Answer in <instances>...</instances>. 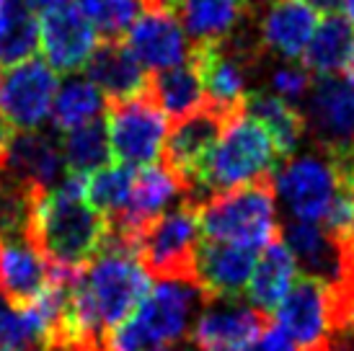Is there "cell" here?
Instances as JSON below:
<instances>
[{
  "instance_id": "27",
  "label": "cell",
  "mask_w": 354,
  "mask_h": 351,
  "mask_svg": "<svg viewBox=\"0 0 354 351\" xmlns=\"http://www.w3.org/2000/svg\"><path fill=\"white\" fill-rule=\"evenodd\" d=\"M39 47V19L29 0L0 3V65H19Z\"/></svg>"
},
{
  "instance_id": "12",
  "label": "cell",
  "mask_w": 354,
  "mask_h": 351,
  "mask_svg": "<svg viewBox=\"0 0 354 351\" xmlns=\"http://www.w3.org/2000/svg\"><path fill=\"white\" fill-rule=\"evenodd\" d=\"M99 31L78 3L47 10L39 19V49L41 59L55 73L75 75L86 68L88 57L99 44Z\"/></svg>"
},
{
  "instance_id": "8",
  "label": "cell",
  "mask_w": 354,
  "mask_h": 351,
  "mask_svg": "<svg viewBox=\"0 0 354 351\" xmlns=\"http://www.w3.org/2000/svg\"><path fill=\"white\" fill-rule=\"evenodd\" d=\"M336 189H339V173L331 158L318 147L303 155L287 158L274 173V191L285 212L292 220L303 222L324 220Z\"/></svg>"
},
{
  "instance_id": "39",
  "label": "cell",
  "mask_w": 354,
  "mask_h": 351,
  "mask_svg": "<svg viewBox=\"0 0 354 351\" xmlns=\"http://www.w3.org/2000/svg\"><path fill=\"white\" fill-rule=\"evenodd\" d=\"M0 351H8V349H0Z\"/></svg>"
},
{
  "instance_id": "9",
  "label": "cell",
  "mask_w": 354,
  "mask_h": 351,
  "mask_svg": "<svg viewBox=\"0 0 354 351\" xmlns=\"http://www.w3.org/2000/svg\"><path fill=\"white\" fill-rule=\"evenodd\" d=\"M300 114L313 147L334 153L354 145V83L336 75H315L300 101Z\"/></svg>"
},
{
  "instance_id": "30",
  "label": "cell",
  "mask_w": 354,
  "mask_h": 351,
  "mask_svg": "<svg viewBox=\"0 0 354 351\" xmlns=\"http://www.w3.org/2000/svg\"><path fill=\"white\" fill-rule=\"evenodd\" d=\"M132 181H135V168L122 166V163L99 168L86 181V202L109 220L127 207Z\"/></svg>"
},
{
  "instance_id": "34",
  "label": "cell",
  "mask_w": 354,
  "mask_h": 351,
  "mask_svg": "<svg viewBox=\"0 0 354 351\" xmlns=\"http://www.w3.org/2000/svg\"><path fill=\"white\" fill-rule=\"evenodd\" d=\"M246 351H297L292 341L287 339L279 325H269Z\"/></svg>"
},
{
  "instance_id": "7",
  "label": "cell",
  "mask_w": 354,
  "mask_h": 351,
  "mask_svg": "<svg viewBox=\"0 0 354 351\" xmlns=\"http://www.w3.org/2000/svg\"><path fill=\"white\" fill-rule=\"evenodd\" d=\"M168 124L166 111L158 106L150 88L124 101H106L109 145L122 166H150L163 150Z\"/></svg>"
},
{
  "instance_id": "37",
  "label": "cell",
  "mask_w": 354,
  "mask_h": 351,
  "mask_svg": "<svg viewBox=\"0 0 354 351\" xmlns=\"http://www.w3.org/2000/svg\"><path fill=\"white\" fill-rule=\"evenodd\" d=\"M16 129H10L8 127V122L0 117V153H3V147H6V142H8V137L13 135Z\"/></svg>"
},
{
  "instance_id": "35",
  "label": "cell",
  "mask_w": 354,
  "mask_h": 351,
  "mask_svg": "<svg viewBox=\"0 0 354 351\" xmlns=\"http://www.w3.org/2000/svg\"><path fill=\"white\" fill-rule=\"evenodd\" d=\"M308 6H313L315 10H321V13H339V10L344 8V0H305Z\"/></svg>"
},
{
  "instance_id": "15",
  "label": "cell",
  "mask_w": 354,
  "mask_h": 351,
  "mask_svg": "<svg viewBox=\"0 0 354 351\" xmlns=\"http://www.w3.org/2000/svg\"><path fill=\"white\" fill-rule=\"evenodd\" d=\"M230 117L233 114H225V111L205 104L194 114L171 122V129H168L163 150H160V160L168 171H174L189 186V191H192L199 166L205 163L209 150L220 140Z\"/></svg>"
},
{
  "instance_id": "6",
  "label": "cell",
  "mask_w": 354,
  "mask_h": 351,
  "mask_svg": "<svg viewBox=\"0 0 354 351\" xmlns=\"http://www.w3.org/2000/svg\"><path fill=\"white\" fill-rule=\"evenodd\" d=\"M202 240L199 205L189 196L140 230L135 256L150 279L197 284V248Z\"/></svg>"
},
{
  "instance_id": "17",
  "label": "cell",
  "mask_w": 354,
  "mask_h": 351,
  "mask_svg": "<svg viewBox=\"0 0 354 351\" xmlns=\"http://www.w3.org/2000/svg\"><path fill=\"white\" fill-rule=\"evenodd\" d=\"M124 41L150 73L176 68L181 62H187L189 55H192L189 34L184 31L174 10L142 13L129 26Z\"/></svg>"
},
{
  "instance_id": "18",
  "label": "cell",
  "mask_w": 354,
  "mask_h": 351,
  "mask_svg": "<svg viewBox=\"0 0 354 351\" xmlns=\"http://www.w3.org/2000/svg\"><path fill=\"white\" fill-rule=\"evenodd\" d=\"M86 75L104 101H124L148 91L150 73L124 39H101L86 62Z\"/></svg>"
},
{
  "instance_id": "40",
  "label": "cell",
  "mask_w": 354,
  "mask_h": 351,
  "mask_svg": "<svg viewBox=\"0 0 354 351\" xmlns=\"http://www.w3.org/2000/svg\"><path fill=\"white\" fill-rule=\"evenodd\" d=\"M0 3H6V0H0Z\"/></svg>"
},
{
  "instance_id": "13",
  "label": "cell",
  "mask_w": 354,
  "mask_h": 351,
  "mask_svg": "<svg viewBox=\"0 0 354 351\" xmlns=\"http://www.w3.org/2000/svg\"><path fill=\"white\" fill-rule=\"evenodd\" d=\"M269 315L236 300H209L192 325L197 351H246L269 328Z\"/></svg>"
},
{
  "instance_id": "21",
  "label": "cell",
  "mask_w": 354,
  "mask_h": 351,
  "mask_svg": "<svg viewBox=\"0 0 354 351\" xmlns=\"http://www.w3.org/2000/svg\"><path fill=\"white\" fill-rule=\"evenodd\" d=\"M50 279L47 258L26 238H0V294L13 307H26Z\"/></svg>"
},
{
  "instance_id": "10",
  "label": "cell",
  "mask_w": 354,
  "mask_h": 351,
  "mask_svg": "<svg viewBox=\"0 0 354 351\" xmlns=\"http://www.w3.org/2000/svg\"><path fill=\"white\" fill-rule=\"evenodd\" d=\"M57 75L41 57L10 65L0 78V117L16 132H34L50 117L57 93Z\"/></svg>"
},
{
  "instance_id": "32",
  "label": "cell",
  "mask_w": 354,
  "mask_h": 351,
  "mask_svg": "<svg viewBox=\"0 0 354 351\" xmlns=\"http://www.w3.org/2000/svg\"><path fill=\"white\" fill-rule=\"evenodd\" d=\"M0 349L41 351V339L26 310L13 307L3 294H0Z\"/></svg>"
},
{
  "instance_id": "11",
  "label": "cell",
  "mask_w": 354,
  "mask_h": 351,
  "mask_svg": "<svg viewBox=\"0 0 354 351\" xmlns=\"http://www.w3.org/2000/svg\"><path fill=\"white\" fill-rule=\"evenodd\" d=\"M277 325L297 351H324L331 331V287L300 276L277 305Z\"/></svg>"
},
{
  "instance_id": "38",
  "label": "cell",
  "mask_w": 354,
  "mask_h": 351,
  "mask_svg": "<svg viewBox=\"0 0 354 351\" xmlns=\"http://www.w3.org/2000/svg\"><path fill=\"white\" fill-rule=\"evenodd\" d=\"M344 73H346V78H349L354 83V47H352V55H349V59H346Z\"/></svg>"
},
{
  "instance_id": "24",
  "label": "cell",
  "mask_w": 354,
  "mask_h": 351,
  "mask_svg": "<svg viewBox=\"0 0 354 351\" xmlns=\"http://www.w3.org/2000/svg\"><path fill=\"white\" fill-rule=\"evenodd\" d=\"M243 108L272 135L279 155L285 160L295 155L297 147L303 145L305 135H308L300 108L282 101L269 91H248Z\"/></svg>"
},
{
  "instance_id": "23",
  "label": "cell",
  "mask_w": 354,
  "mask_h": 351,
  "mask_svg": "<svg viewBox=\"0 0 354 351\" xmlns=\"http://www.w3.org/2000/svg\"><path fill=\"white\" fill-rule=\"evenodd\" d=\"M181 26L197 41H220L233 37L243 19L251 16L246 0H176Z\"/></svg>"
},
{
  "instance_id": "3",
  "label": "cell",
  "mask_w": 354,
  "mask_h": 351,
  "mask_svg": "<svg viewBox=\"0 0 354 351\" xmlns=\"http://www.w3.org/2000/svg\"><path fill=\"white\" fill-rule=\"evenodd\" d=\"M282 163L285 158L279 155L272 135L243 108L227 119L220 140L194 176L189 199L202 207L220 191L261 178H274Z\"/></svg>"
},
{
  "instance_id": "2",
  "label": "cell",
  "mask_w": 354,
  "mask_h": 351,
  "mask_svg": "<svg viewBox=\"0 0 354 351\" xmlns=\"http://www.w3.org/2000/svg\"><path fill=\"white\" fill-rule=\"evenodd\" d=\"M86 176L65 173L34 202L29 243L50 266L86 269L104 245L106 217L86 202Z\"/></svg>"
},
{
  "instance_id": "5",
  "label": "cell",
  "mask_w": 354,
  "mask_h": 351,
  "mask_svg": "<svg viewBox=\"0 0 354 351\" xmlns=\"http://www.w3.org/2000/svg\"><path fill=\"white\" fill-rule=\"evenodd\" d=\"M199 227L205 240L251 245L256 251L282 238L274 178H261L209 196L199 207Z\"/></svg>"
},
{
  "instance_id": "29",
  "label": "cell",
  "mask_w": 354,
  "mask_h": 351,
  "mask_svg": "<svg viewBox=\"0 0 354 351\" xmlns=\"http://www.w3.org/2000/svg\"><path fill=\"white\" fill-rule=\"evenodd\" d=\"M106 106V101L101 96V91L88 78L73 75L68 78L55 93L52 101V127L57 132H68L80 124H86L91 119L101 114V108Z\"/></svg>"
},
{
  "instance_id": "26",
  "label": "cell",
  "mask_w": 354,
  "mask_h": 351,
  "mask_svg": "<svg viewBox=\"0 0 354 351\" xmlns=\"http://www.w3.org/2000/svg\"><path fill=\"white\" fill-rule=\"evenodd\" d=\"M354 47L352 21L342 13H328L303 52V68L310 75H336L344 70Z\"/></svg>"
},
{
  "instance_id": "33",
  "label": "cell",
  "mask_w": 354,
  "mask_h": 351,
  "mask_svg": "<svg viewBox=\"0 0 354 351\" xmlns=\"http://www.w3.org/2000/svg\"><path fill=\"white\" fill-rule=\"evenodd\" d=\"M315 75H310L303 65H285V68H277L269 78V86L274 91V96H279L287 104H300L305 98V93L310 91Z\"/></svg>"
},
{
  "instance_id": "1",
  "label": "cell",
  "mask_w": 354,
  "mask_h": 351,
  "mask_svg": "<svg viewBox=\"0 0 354 351\" xmlns=\"http://www.w3.org/2000/svg\"><path fill=\"white\" fill-rule=\"evenodd\" d=\"M150 292V274L127 245L104 238L96 258L83 269L73 290V321L83 346L104 343L119 323Z\"/></svg>"
},
{
  "instance_id": "14",
  "label": "cell",
  "mask_w": 354,
  "mask_h": 351,
  "mask_svg": "<svg viewBox=\"0 0 354 351\" xmlns=\"http://www.w3.org/2000/svg\"><path fill=\"white\" fill-rule=\"evenodd\" d=\"M65 173V158L57 135L47 132H13L0 153V178L24 189L47 191Z\"/></svg>"
},
{
  "instance_id": "22",
  "label": "cell",
  "mask_w": 354,
  "mask_h": 351,
  "mask_svg": "<svg viewBox=\"0 0 354 351\" xmlns=\"http://www.w3.org/2000/svg\"><path fill=\"white\" fill-rule=\"evenodd\" d=\"M297 263L295 256L290 254V248L285 245L282 238L272 240L264 245V254L256 258L251 282L246 287V294L251 305L259 307L261 312H274L277 305L285 300V294L290 292V287L297 279Z\"/></svg>"
},
{
  "instance_id": "19",
  "label": "cell",
  "mask_w": 354,
  "mask_h": 351,
  "mask_svg": "<svg viewBox=\"0 0 354 351\" xmlns=\"http://www.w3.org/2000/svg\"><path fill=\"white\" fill-rule=\"evenodd\" d=\"M282 240L295 256L297 269L305 276L321 279L328 287L344 282L346 276V245L334 240L318 222L292 220L282 230Z\"/></svg>"
},
{
  "instance_id": "16",
  "label": "cell",
  "mask_w": 354,
  "mask_h": 351,
  "mask_svg": "<svg viewBox=\"0 0 354 351\" xmlns=\"http://www.w3.org/2000/svg\"><path fill=\"white\" fill-rule=\"evenodd\" d=\"M256 248L223 240H199L197 287L209 300H236L251 282Z\"/></svg>"
},
{
  "instance_id": "28",
  "label": "cell",
  "mask_w": 354,
  "mask_h": 351,
  "mask_svg": "<svg viewBox=\"0 0 354 351\" xmlns=\"http://www.w3.org/2000/svg\"><path fill=\"white\" fill-rule=\"evenodd\" d=\"M59 147H62V158H65V173L88 178L99 168L109 166V158H111L106 122L96 117L80 127L62 132Z\"/></svg>"
},
{
  "instance_id": "36",
  "label": "cell",
  "mask_w": 354,
  "mask_h": 351,
  "mask_svg": "<svg viewBox=\"0 0 354 351\" xmlns=\"http://www.w3.org/2000/svg\"><path fill=\"white\" fill-rule=\"evenodd\" d=\"M70 3H75V0H29V6L37 13H47V10L62 8V6H70Z\"/></svg>"
},
{
  "instance_id": "20",
  "label": "cell",
  "mask_w": 354,
  "mask_h": 351,
  "mask_svg": "<svg viewBox=\"0 0 354 351\" xmlns=\"http://www.w3.org/2000/svg\"><path fill=\"white\" fill-rule=\"evenodd\" d=\"M318 29V10L305 0H274L259 23V44L269 57L300 59Z\"/></svg>"
},
{
  "instance_id": "31",
  "label": "cell",
  "mask_w": 354,
  "mask_h": 351,
  "mask_svg": "<svg viewBox=\"0 0 354 351\" xmlns=\"http://www.w3.org/2000/svg\"><path fill=\"white\" fill-rule=\"evenodd\" d=\"M80 8L86 10L93 29L104 39H122L124 31L135 23L140 10L138 0H80Z\"/></svg>"
},
{
  "instance_id": "4",
  "label": "cell",
  "mask_w": 354,
  "mask_h": 351,
  "mask_svg": "<svg viewBox=\"0 0 354 351\" xmlns=\"http://www.w3.org/2000/svg\"><path fill=\"white\" fill-rule=\"evenodd\" d=\"M209 303L202 290L192 282H160L135 307L124 323L106 336L109 351H150L174 346L192 333L197 310Z\"/></svg>"
},
{
  "instance_id": "25",
  "label": "cell",
  "mask_w": 354,
  "mask_h": 351,
  "mask_svg": "<svg viewBox=\"0 0 354 351\" xmlns=\"http://www.w3.org/2000/svg\"><path fill=\"white\" fill-rule=\"evenodd\" d=\"M148 88L153 98L158 101V106L166 111L168 122L189 117V114H194L197 108H202L207 104L202 75H199L192 57L187 62L176 65V68L150 73Z\"/></svg>"
}]
</instances>
